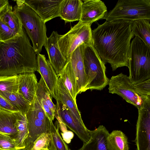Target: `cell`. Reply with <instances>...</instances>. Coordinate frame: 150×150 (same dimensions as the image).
Returning a JSON list of instances; mask_svg holds the SVG:
<instances>
[{"label": "cell", "instance_id": "30", "mask_svg": "<svg viewBox=\"0 0 150 150\" xmlns=\"http://www.w3.org/2000/svg\"><path fill=\"white\" fill-rule=\"evenodd\" d=\"M18 75L0 76V93H18Z\"/></svg>", "mask_w": 150, "mask_h": 150}, {"label": "cell", "instance_id": "28", "mask_svg": "<svg viewBox=\"0 0 150 150\" xmlns=\"http://www.w3.org/2000/svg\"><path fill=\"white\" fill-rule=\"evenodd\" d=\"M0 95L6 99L18 111L25 115L31 103L27 101L18 93H0Z\"/></svg>", "mask_w": 150, "mask_h": 150}, {"label": "cell", "instance_id": "5", "mask_svg": "<svg viewBox=\"0 0 150 150\" xmlns=\"http://www.w3.org/2000/svg\"><path fill=\"white\" fill-rule=\"evenodd\" d=\"M82 54L88 90L101 91L108 84L106 68L92 45L82 44Z\"/></svg>", "mask_w": 150, "mask_h": 150}, {"label": "cell", "instance_id": "16", "mask_svg": "<svg viewBox=\"0 0 150 150\" xmlns=\"http://www.w3.org/2000/svg\"><path fill=\"white\" fill-rule=\"evenodd\" d=\"M109 133L106 127L100 125L90 131V138L78 150H114L108 139Z\"/></svg>", "mask_w": 150, "mask_h": 150}, {"label": "cell", "instance_id": "36", "mask_svg": "<svg viewBox=\"0 0 150 150\" xmlns=\"http://www.w3.org/2000/svg\"><path fill=\"white\" fill-rule=\"evenodd\" d=\"M0 109L12 112L18 111L11 105L6 99L0 95Z\"/></svg>", "mask_w": 150, "mask_h": 150}, {"label": "cell", "instance_id": "27", "mask_svg": "<svg viewBox=\"0 0 150 150\" xmlns=\"http://www.w3.org/2000/svg\"><path fill=\"white\" fill-rule=\"evenodd\" d=\"M55 126L53 122L51 124L48 148L50 150H71L60 135L59 123L57 120Z\"/></svg>", "mask_w": 150, "mask_h": 150}, {"label": "cell", "instance_id": "38", "mask_svg": "<svg viewBox=\"0 0 150 150\" xmlns=\"http://www.w3.org/2000/svg\"><path fill=\"white\" fill-rule=\"evenodd\" d=\"M0 150H3L0 149ZM26 150L25 148H22V149H15V150Z\"/></svg>", "mask_w": 150, "mask_h": 150}, {"label": "cell", "instance_id": "7", "mask_svg": "<svg viewBox=\"0 0 150 150\" xmlns=\"http://www.w3.org/2000/svg\"><path fill=\"white\" fill-rule=\"evenodd\" d=\"M28 135L24 148L29 150L35 140L42 134H50L52 121L47 115L35 95L25 114Z\"/></svg>", "mask_w": 150, "mask_h": 150}, {"label": "cell", "instance_id": "26", "mask_svg": "<svg viewBox=\"0 0 150 150\" xmlns=\"http://www.w3.org/2000/svg\"><path fill=\"white\" fill-rule=\"evenodd\" d=\"M16 128L18 132L16 140L18 149L24 148L28 135L27 120L25 115L19 111L16 112Z\"/></svg>", "mask_w": 150, "mask_h": 150}, {"label": "cell", "instance_id": "24", "mask_svg": "<svg viewBox=\"0 0 150 150\" xmlns=\"http://www.w3.org/2000/svg\"><path fill=\"white\" fill-rule=\"evenodd\" d=\"M150 19H142L132 22V32L150 49Z\"/></svg>", "mask_w": 150, "mask_h": 150}, {"label": "cell", "instance_id": "3", "mask_svg": "<svg viewBox=\"0 0 150 150\" xmlns=\"http://www.w3.org/2000/svg\"><path fill=\"white\" fill-rule=\"evenodd\" d=\"M16 5L13 8L14 13L19 18L26 34L32 41L37 54L41 52L46 43L47 37L45 23L22 0L15 1Z\"/></svg>", "mask_w": 150, "mask_h": 150}, {"label": "cell", "instance_id": "17", "mask_svg": "<svg viewBox=\"0 0 150 150\" xmlns=\"http://www.w3.org/2000/svg\"><path fill=\"white\" fill-rule=\"evenodd\" d=\"M74 73L79 93L86 91L87 81L82 54V44L73 52L69 60Z\"/></svg>", "mask_w": 150, "mask_h": 150}, {"label": "cell", "instance_id": "13", "mask_svg": "<svg viewBox=\"0 0 150 150\" xmlns=\"http://www.w3.org/2000/svg\"><path fill=\"white\" fill-rule=\"evenodd\" d=\"M59 35L53 31L47 38L44 46L48 54L49 62L59 77L68 61L61 52L58 44Z\"/></svg>", "mask_w": 150, "mask_h": 150}, {"label": "cell", "instance_id": "11", "mask_svg": "<svg viewBox=\"0 0 150 150\" xmlns=\"http://www.w3.org/2000/svg\"><path fill=\"white\" fill-rule=\"evenodd\" d=\"M56 100L55 117L59 119L74 132L83 143L87 142L90 138V130L86 128L83 121H80L74 116L65 105L57 100Z\"/></svg>", "mask_w": 150, "mask_h": 150}, {"label": "cell", "instance_id": "1", "mask_svg": "<svg viewBox=\"0 0 150 150\" xmlns=\"http://www.w3.org/2000/svg\"><path fill=\"white\" fill-rule=\"evenodd\" d=\"M132 22L106 21L92 30L93 46L103 62L110 64L113 71L128 67V51L134 36L132 32Z\"/></svg>", "mask_w": 150, "mask_h": 150}, {"label": "cell", "instance_id": "21", "mask_svg": "<svg viewBox=\"0 0 150 150\" xmlns=\"http://www.w3.org/2000/svg\"><path fill=\"white\" fill-rule=\"evenodd\" d=\"M54 99L65 105L72 115L79 120L83 121L77 104L74 102L68 89L59 77L58 78V84L55 91Z\"/></svg>", "mask_w": 150, "mask_h": 150}, {"label": "cell", "instance_id": "12", "mask_svg": "<svg viewBox=\"0 0 150 150\" xmlns=\"http://www.w3.org/2000/svg\"><path fill=\"white\" fill-rule=\"evenodd\" d=\"M63 0H22L45 23L59 17L61 4Z\"/></svg>", "mask_w": 150, "mask_h": 150}, {"label": "cell", "instance_id": "34", "mask_svg": "<svg viewBox=\"0 0 150 150\" xmlns=\"http://www.w3.org/2000/svg\"><path fill=\"white\" fill-rule=\"evenodd\" d=\"M136 91L142 96H150V79L133 84Z\"/></svg>", "mask_w": 150, "mask_h": 150}, {"label": "cell", "instance_id": "31", "mask_svg": "<svg viewBox=\"0 0 150 150\" xmlns=\"http://www.w3.org/2000/svg\"><path fill=\"white\" fill-rule=\"evenodd\" d=\"M50 142L49 134L43 133L34 142L29 150H44L49 148Z\"/></svg>", "mask_w": 150, "mask_h": 150}, {"label": "cell", "instance_id": "35", "mask_svg": "<svg viewBox=\"0 0 150 150\" xmlns=\"http://www.w3.org/2000/svg\"><path fill=\"white\" fill-rule=\"evenodd\" d=\"M59 123V129L62 132V138L64 142L67 144L70 143L71 140L74 137L73 132L68 130L66 126L59 119L56 118Z\"/></svg>", "mask_w": 150, "mask_h": 150}, {"label": "cell", "instance_id": "14", "mask_svg": "<svg viewBox=\"0 0 150 150\" xmlns=\"http://www.w3.org/2000/svg\"><path fill=\"white\" fill-rule=\"evenodd\" d=\"M107 8L100 0H86L83 2L80 21L91 24L103 19L107 13Z\"/></svg>", "mask_w": 150, "mask_h": 150}, {"label": "cell", "instance_id": "20", "mask_svg": "<svg viewBox=\"0 0 150 150\" xmlns=\"http://www.w3.org/2000/svg\"><path fill=\"white\" fill-rule=\"evenodd\" d=\"M83 1L81 0H63L61 4L59 17L68 22L79 21Z\"/></svg>", "mask_w": 150, "mask_h": 150}, {"label": "cell", "instance_id": "23", "mask_svg": "<svg viewBox=\"0 0 150 150\" xmlns=\"http://www.w3.org/2000/svg\"><path fill=\"white\" fill-rule=\"evenodd\" d=\"M75 103L76 97L79 93L75 76L69 60H68L59 76Z\"/></svg>", "mask_w": 150, "mask_h": 150}, {"label": "cell", "instance_id": "9", "mask_svg": "<svg viewBox=\"0 0 150 150\" xmlns=\"http://www.w3.org/2000/svg\"><path fill=\"white\" fill-rule=\"evenodd\" d=\"M108 85L109 93L117 94L137 109L142 106L144 100L150 96L139 95L135 89L129 76L122 73L112 76Z\"/></svg>", "mask_w": 150, "mask_h": 150}, {"label": "cell", "instance_id": "29", "mask_svg": "<svg viewBox=\"0 0 150 150\" xmlns=\"http://www.w3.org/2000/svg\"><path fill=\"white\" fill-rule=\"evenodd\" d=\"M108 139L114 150H129L127 137L122 131L113 130L109 134Z\"/></svg>", "mask_w": 150, "mask_h": 150}, {"label": "cell", "instance_id": "39", "mask_svg": "<svg viewBox=\"0 0 150 150\" xmlns=\"http://www.w3.org/2000/svg\"><path fill=\"white\" fill-rule=\"evenodd\" d=\"M50 150V149H49V148H48V149H45V150Z\"/></svg>", "mask_w": 150, "mask_h": 150}, {"label": "cell", "instance_id": "15", "mask_svg": "<svg viewBox=\"0 0 150 150\" xmlns=\"http://www.w3.org/2000/svg\"><path fill=\"white\" fill-rule=\"evenodd\" d=\"M37 55V71L41 75L52 97L55 98L59 77L45 55L40 53Z\"/></svg>", "mask_w": 150, "mask_h": 150}, {"label": "cell", "instance_id": "10", "mask_svg": "<svg viewBox=\"0 0 150 150\" xmlns=\"http://www.w3.org/2000/svg\"><path fill=\"white\" fill-rule=\"evenodd\" d=\"M135 142L137 150H150V96L138 108Z\"/></svg>", "mask_w": 150, "mask_h": 150}, {"label": "cell", "instance_id": "37", "mask_svg": "<svg viewBox=\"0 0 150 150\" xmlns=\"http://www.w3.org/2000/svg\"><path fill=\"white\" fill-rule=\"evenodd\" d=\"M9 4L8 0H0V14L4 9Z\"/></svg>", "mask_w": 150, "mask_h": 150}, {"label": "cell", "instance_id": "8", "mask_svg": "<svg viewBox=\"0 0 150 150\" xmlns=\"http://www.w3.org/2000/svg\"><path fill=\"white\" fill-rule=\"evenodd\" d=\"M91 25L80 21L65 34L59 35L58 44L62 55L68 61L74 51L83 44L92 45Z\"/></svg>", "mask_w": 150, "mask_h": 150}, {"label": "cell", "instance_id": "19", "mask_svg": "<svg viewBox=\"0 0 150 150\" xmlns=\"http://www.w3.org/2000/svg\"><path fill=\"white\" fill-rule=\"evenodd\" d=\"M35 96L39 103L50 119L53 121L56 113V106L52 96L42 77L38 83Z\"/></svg>", "mask_w": 150, "mask_h": 150}, {"label": "cell", "instance_id": "2", "mask_svg": "<svg viewBox=\"0 0 150 150\" xmlns=\"http://www.w3.org/2000/svg\"><path fill=\"white\" fill-rule=\"evenodd\" d=\"M36 55L23 28L20 35L0 41V76L37 71Z\"/></svg>", "mask_w": 150, "mask_h": 150}, {"label": "cell", "instance_id": "6", "mask_svg": "<svg viewBox=\"0 0 150 150\" xmlns=\"http://www.w3.org/2000/svg\"><path fill=\"white\" fill-rule=\"evenodd\" d=\"M142 19H150V0H119L103 19L133 21Z\"/></svg>", "mask_w": 150, "mask_h": 150}, {"label": "cell", "instance_id": "18", "mask_svg": "<svg viewBox=\"0 0 150 150\" xmlns=\"http://www.w3.org/2000/svg\"><path fill=\"white\" fill-rule=\"evenodd\" d=\"M18 93L31 103L35 95L38 80L34 73L26 72L18 75Z\"/></svg>", "mask_w": 150, "mask_h": 150}, {"label": "cell", "instance_id": "33", "mask_svg": "<svg viewBox=\"0 0 150 150\" xmlns=\"http://www.w3.org/2000/svg\"><path fill=\"white\" fill-rule=\"evenodd\" d=\"M18 149L15 139L10 135L0 132V149L11 150Z\"/></svg>", "mask_w": 150, "mask_h": 150}, {"label": "cell", "instance_id": "22", "mask_svg": "<svg viewBox=\"0 0 150 150\" xmlns=\"http://www.w3.org/2000/svg\"><path fill=\"white\" fill-rule=\"evenodd\" d=\"M16 122V112L0 109V132L10 135L15 140L18 135Z\"/></svg>", "mask_w": 150, "mask_h": 150}, {"label": "cell", "instance_id": "25", "mask_svg": "<svg viewBox=\"0 0 150 150\" xmlns=\"http://www.w3.org/2000/svg\"><path fill=\"white\" fill-rule=\"evenodd\" d=\"M0 19L11 28L18 34H22L23 28L20 20L14 13L13 8L8 4L0 14Z\"/></svg>", "mask_w": 150, "mask_h": 150}, {"label": "cell", "instance_id": "32", "mask_svg": "<svg viewBox=\"0 0 150 150\" xmlns=\"http://www.w3.org/2000/svg\"><path fill=\"white\" fill-rule=\"evenodd\" d=\"M21 34L11 28L0 19V42H6Z\"/></svg>", "mask_w": 150, "mask_h": 150}, {"label": "cell", "instance_id": "4", "mask_svg": "<svg viewBox=\"0 0 150 150\" xmlns=\"http://www.w3.org/2000/svg\"><path fill=\"white\" fill-rule=\"evenodd\" d=\"M128 59L129 76L133 84L150 79V49L137 37L130 43Z\"/></svg>", "mask_w": 150, "mask_h": 150}]
</instances>
